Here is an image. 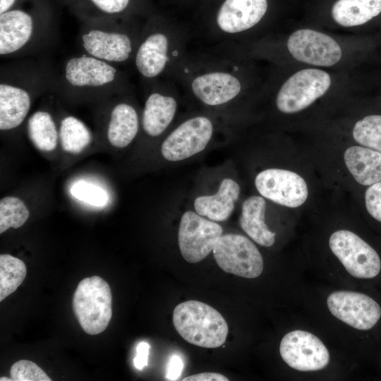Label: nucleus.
<instances>
[{
    "mask_svg": "<svg viewBox=\"0 0 381 381\" xmlns=\"http://www.w3.org/2000/svg\"><path fill=\"white\" fill-rule=\"evenodd\" d=\"M365 202L368 213L381 222V181L369 186L365 193Z\"/></svg>",
    "mask_w": 381,
    "mask_h": 381,
    "instance_id": "nucleus-32",
    "label": "nucleus"
},
{
    "mask_svg": "<svg viewBox=\"0 0 381 381\" xmlns=\"http://www.w3.org/2000/svg\"><path fill=\"white\" fill-rule=\"evenodd\" d=\"M183 381H228L229 379L217 373H201L186 377Z\"/></svg>",
    "mask_w": 381,
    "mask_h": 381,
    "instance_id": "nucleus-35",
    "label": "nucleus"
},
{
    "mask_svg": "<svg viewBox=\"0 0 381 381\" xmlns=\"http://www.w3.org/2000/svg\"><path fill=\"white\" fill-rule=\"evenodd\" d=\"M255 185L260 194L279 205L297 207L308 195L305 180L298 174L282 169H267L255 177Z\"/></svg>",
    "mask_w": 381,
    "mask_h": 381,
    "instance_id": "nucleus-16",
    "label": "nucleus"
},
{
    "mask_svg": "<svg viewBox=\"0 0 381 381\" xmlns=\"http://www.w3.org/2000/svg\"><path fill=\"white\" fill-rule=\"evenodd\" d=\"M345 164L354 179L363 186L381 181V152L362 146H351L344 154Z\"/></svg>",
    "mask_w": 381,
    "mask_h": 381,
    "instance_id": "nucleus-21",
    "label": "nucleus"
},
{
    "mask_svg": "<svg viewBox=\"0 0 381 381\" xmlns=\"http://www.w3.org/2000/svg\"><path fill=\"white\" fill-rule=\"evenodd\" d=\"M332 79L328 73L306 68L291 75L280 87L276 106L284 114H294L311 105L329 90Z\"/></svg>",
    "mask_w": 381,
    "mask_h": 381,
    "instance_id": "nucleus-8",
    "label": "nucleus"
},
{
    "mask_svg": "<svg viewBox=\"0 0 381 381\" xmlns=\"http://www.w3.org/2000/svg\"><path fill=\"white\" fill-rule=\"evenodd\" d=\"M71 193L78 200L95 207H104L109 200V197L104 190L85 181L75 183L71 188Z\"/></svg>",
    "mask_w": 381,
    "mask_h": 381,
    "instance_id": "nucleus-29",
    "label": "nucleus"
},
{
    "mask_svg": "<svg viewBox=\"0 0 381 381\" xmlns=\"http://www.w3.org/2000/svg\"><path fill=\"white\" fill-rule=\"evenodd\" d=\"M0 380H1V381H5V380H6V381H11V380H12V379H9V378H8V377H1L0 378Z\"/></svg>",
    "mask_w": 381,
    "mask_h": 381,
    "instance_id": "nucleus-37",
    "label": "nucleus"
},
{
    "mask_svg": "<svg viewBox=\"0 0 381 381\" xmlns=\"http://www.w3.org/2000/svg\"><path fill=\"white\" fill-rule=\"evenodd\" d=\"M131 93L114 95L106 99L109 107L106 136L110 145L117 148L127 147L139 131V116L129 99Z\"/></svg>",
    "mask_w": 381,
    "mask_h": 381,
    "instance_id": "nucleus-19",
    "label": "nucleus"
},
{
    "mask_svg": "<svg viewBox=\"0 0 381 381\" xmlns=\"http://www.w3.org/2000/svg\"><path fill=\"white\" fill-rule=\"evenodd\" d=\"M94 11L92 19H118L128 9L131 0H86Z\"/></svg>",
    "mask_w": 381,
    "mask_h": 381,
    "instance_id": "nucleus-30",
    "label": "nucleus"
},
{
    "mask_svg": "<svg viewBox=\"0 0 381 381\" xmlns=\"http://www.w3.org/2000/svg\"><path fill=\"white\" fill-rule=\"evenodd\" d=\"M29 216V210L20 199L13 196L3 198L0 200V234L9 228L22 226Z\"/></svg>",
    "mask_w": 381,
    "mask_h": 381,
    "instance_id": "nucleus-28",
    "label": "nucleus"
},
{
    "mask_svg": "<svg viewBox=\"0 0 381 381\" xmlns=\"http://www.w3.org/2000/svg\"><path fill=\"white\" fill-rule=\"evenodd\" d=\"M59 32L49 16L11 8L0 14L1 58L49 56L59 42Z\"/></svg>",
    "mask_w": 381,
    "mask_h": 381,
    "instance_id": "nucleus-3",
    "label": "nucleus"
},
{
    "mask_svg": "<svg viewBox=\"0 0 381 381\" xmlns=\"http://www.w3.org/2000/svg\"><path fill=\"white\" fill-rule=\"evenodd\" d=\"M327 304L335 318L359 330L371 329L381 317L380 305L362 293L334 291L327 297Z\"/></svg>",
    "mask_w": 381,
    "mask_h": 381,
    "instance_id": "nucleus-17",
    "label": "nucleus"
},
{
    "mask_svg": "<svg viewBox=\"0 0 381 381\" xmlns=\"http://www.w3.org/2000/svg\"><path fill=\"white\" fill-rule=\"evenodd\" d=\"M16 2V0H0V14L12 8Z\"/></svg>",
    "mask_w": 381,
    "mask_h": 381,
    "instance_id": "nucleus-36",
    "label": "nucleus"
},
{
    "mask_svg": "<svg viewBox=\"0 0 381 381\" xmlns=\"http://www.w3.org/2000/svg\"><path fill=\"white\" fill-rule=\"evenodd\" d=\"M183 369V361L177 354L170 356L166 369V378L168 380H178Z\"/></svg>",
    "mask_w": 381,
    "mask_h": 381,
    "instance_id": "nucleus-33",
    "label": "nucleus"
},
{
    "mask_svg": "<svg viewBox=\"0 0 381 381\" xmlns=\"http://www.w3.org/2000/svg\"><path fill=\"white\" fill-rule=\"evenodd\" d=\"M59 132L63 150L71 154L81 152L92 140V134L85 123L71 115L61 119Z\"/></svg>",
    "mask_w": 381,
    "mask_h": 381,
    "instance_id": "nucleus-25",
    "label": "nucleus"
},
{
    "mask_svg": "<svg viewBox=\"0 0 381 381\" xmlns=\"http://www.w3.org/2000/svg\"><path fill=\"white\" fill-rule=\"evenodd\" d=\"M186 30H172L157 22L143 27L132 67L144 85L155 80L171 78L186 55Z\"/></svg>",
    "mask_w": 381,
    "mask_h": 381,
    "instance_id": "nucleus-4",
    "label": "nucleus"
},
{
    "mask_svg": "<svg viewBox=\"0 0 381 381\" xmlns=\"http://www.w3.org/2000/svg\"><path fill=\"white\" fill-rule=\"evenodd\" d=\"M352 135L358 144L381 152V114H370L358 120Z\"/></svg>",
    "mask_w": 381,
    "mask_h": 381,
    "instance_id": "nucleus-27",
    "label": "nucleus"
},
{
    "mask_svg": "<svg viewBox=\"0 0 381 381\" xmlns=\"http://www.w3.org/2000/svg\"><path fill=\"white\" fill-rule=\"evenodd\" d=\"M213 132L214 126L208 117H191L179 124L166 138L162 144V155L171 162L190 157L207 147Z\"/></svg>",
    "mask_w": 381,
    "mask_h": 381,
    "instance_id": "nucleus-13",
    "label": "nucleus"
},
{
    "mask_svg": "<svg viewBox=\"0 0 381 381\" xmlns=\"http://www.w3.org/2000/svg\"><path fill=\"white\" fill-rule=\"evenodd\" d=\"M135 89L123 68L83 53L64 61L50 93L73 101H104Z\"/></svg>",
    "mask_w": 381,
    "mask_h": 381,
    "instance_id": "nucleus-2",
    "label": "nucleus"
},
{
    "mask_svg": "<svg viewBox=\"0 0 381 381\" xmlns=\"http://www.w3.org/2000/svg\"><path fill=\"white\" fill-rule=\"evenodd\" d=\"M57 67L50 56L8 60L0 66V130L18 128L37 97L50 92Z\"/></svg>",
    "mask_w": 381,
    "mask_h": 381,
    "instance_id": "nucleus-1",
    "label": "nucleus"
},
{
    "mask_svg": "<svg viewBox=\"0 0 381 381\" xmlns=\"http://www.w3.org/2000/svg\"><path fill=\"white\" fill-rule=\"evenodd\" d=\"M150 347L149 344L145 341L138 344L136 356L133 359L134 365L137 369L142 370L147 365Z\"/></svg>",
    "mask_w": 381,
    "mask_h": 381,
    "instance_id": "nucleus-34",
    "label": "nucleus"
},
{
    "mask_svg": "<svg viewBox=\"0 0 381 381\" xmlns=\"http://www.w3.org/2000/svg\"><path fill=\"white\" fill-rule=\"evenodd\" d=\"M381 15V0H337L332 8L334 20L344 27L363 25Z\"/></svg>",
    "mask_w": 381,
    "mask_h": 381,
    "instance_id": "nucleus-23",
    "label": "nucleus"
},
{
    "mask_svg": "<svg viewBox=\"0 0 381 381\" xmlns=\"http://www.w3.org/2000/svg\"><path fill=\"white\" fill-rule=\"evenodd\" d=\"M267 0H225L219 7L216 18V30L211 38L222 44L250 30L265 16L267 10Z\"/></svg>",
    "mask_w": 381,
    "mask_h": 381,
    "instance_id": "nucleus-12",
    "label": "nucleus"
},
{
    "mask_svg": "<svg viewBox=\"0 0 381 381\" xmlns=\"http://www.w3.org/2000/svg\"><path fill=\"white\" fill-rule=\"evenodd\" d=\"M117 20H85L76 40L80 52L119 68L132 66L143 28Z\"/></svg>",
    "mask_w": 381,
    "mask_h": 381,
    "instance_id": "nucleus-5",
    "label": "nucleus"
},
{
    "mask_svg": "<svg viewBox=\"0 0 381 381\" xmlns=\"http://www.w3.org/2000/svg\"><path fill=\"white\" fill-rule=\"evenodd\" d=\"M286 47L297 61L316 66H332L341 58V49L332 37L311 29H299L288 38Z\"/></svg>",
    "mask_w": 381,
    "mask_h": 381,
    "instance_id": "nucleus-15",
    "label": "nucleus"
},
{
    "mask_svg": "<svg viewBox=\"0 0 381 381\" xmlns=\"http://www.w3.org/2000/svg\"><path fill=\"white\" fill-rule=\"evenodd\" d=\"M279 352L288 365L299 371L319 370L329 361V351L322 341L303 330L285 334L280 342Z\"/></svg>",
    "mask_w": 381,
    "mask_h": 381,
    "instance_id": "nucleus-14",
    "label": "nucleus"
},
{
    "mask_svg": "<svg viewBox=\"0 0 381 381\" xmlns=\"http://www.w3.org/2000/svg\"><path fill=\"white\" fill-rule=\"evenodd\" d=\"M239 193V185L231 179H224L215 194L195 198V210L200 215L210 220L225 221L231 214Z\"/></svg>",
    "mask_w": 381,
    "mask_h": 381,
    "instance_id": "nucleus-20",
    "label": "nucleus"
},
{
    "mask_svg": "<svg viewBox=\"0 0 381 381\" xmlns=\"http://www.w3.org/2000/svg\"><path fill=\"white\" fill-rule=\"evenodd\" d=\"M266 202L261 196H251L242 205L239 219L242 229L260 246L270 247L275 241V233L265 222Z\"/></svg>",
    "mask_w": 381,
    "mask_h": 381,
    "instance_id": "nucleus-22",
    "label": "nucleus"
},
{
    "mask_svg": "<svg viewBox=\"0 0 381 381\" xmlns=\"http://www.w3.org/2000/svg\"><path fill=\"white\" fill-rule=\"evenodd\" d=\"M27 131L38 150L50 152L56 149L59 140V128L49 111L39 109L31 114L27 122Z\"/></svg>",
    "mask_w": 381,
    "mask_h": 381,
    "instance_id": "nucleus-24",
    "label": "nucleus"
},
{
    "mask_svg": "<svg viewBox=\"0 0 381 381\" xmlns=\"http://www.w3.org/2000/svg\"><path fill=\"white\" fill-rule=\"evenodd\" d=\"M172 78L161 79L145 85L149 89L141 116L142 128L148 136L162 134L172 122L178 102L171 91Z\"/></svg>",
    "mask_w": 381,
    "mask_h": 381,
    "instance_id": "nucleus-18",
    "label": "nucleus"
},
{
    "mask_svg": "<svg viewBox=\"0 0 381 381\" xmlns=\"http://www.w3.org/2000/svg\"><path fill=\"white\" fill-rule=\"evenodd\" d=\"M112 296L109 284L99 276L86 277L78 284L72 306L82 329L88 334L102 333L112 316Z\"/></svg>",
    "mask_w": 381,
    "mask_h": 381,
    "instance_id": "nucleus-7",
    "label": "nucleus"
},
{
    "mask_svg": "<svg viewBox=\"0 0 381 381\" xmlns=\"http://www.w3.org/2000/svg\"><path fill=\"white\" fill-rule=\"evenodd\" d=\"M14 381H51V378L36 363L28 360L14 363L10 370Z\"/></svg>",
    "mask_w": 381,
    "mask_h": 381,
    "instance_id": "nucleus-31",
    "label": "nucleus"
},
{
    "mask_svg": "<svg viewBox=\"0 0 381 381\" xmlns=\"http://www.w3.org/2000/svg\"><path fill=\"white\" fill-rule=\"evenodd\" d=\"M212 253L218 266L225 272L248 279L256 278L262 272L263 259L260 251L242 235H222Z\"/></svg>",
    "mask_w": 381,
    "mask_h": 381,
    "instance_id": "nucleus-9",
    "label": "nucleus"
},
{
    "mask_svg": "<svg viewBox=\"0 0 381 381\" xmlns=\"http://www.w3.org/2000/svg\"><path fill=\"white\" fill-rule=\"evenodd\" d=\"M222 226L200 215L186 211L181 218L178 242L181 255L189 263L204 260L222 236Z\"/></svg>",
    "mask_w": 381,
    "mask_h": 381,
    "instance_id": "nucleus-11",
    "label": "nucleus"
},
{
    "mask_svg": "<svg viewBox=\"0 0 381 381\" xmlns=\"http://www.w3.org/2000/svg\"><path fill=\"white\" fill-rule=\"evenodd\" d=\"M26 274V266L21 260L9 254L0 255V301L18 289Z\"/></svg>",
    "mask_w": 381,
    "mask_h": 381,
    "instance_id": "nucleus-26",
    "label": "nucleus"
},
{
    "mask_svg": "<svg viewBox=\"0 0 381 381\" xmlns=\"http://www.w3.org/2000/svg\"><path fill=\"white\" fill-rule=\"evenodd\" d=\"M332 253L353 277L370 279L381 270L377 253L361 237L348 230L334 232L329 240Z\"/></svg>",
    "mask_w": 381,
    "mask_h": 381,
    "instance_id": "nucleus-10",
    "label": "nucleus"
},
{
    "mask_svg": "<svg viewBox=\"0 0 381 381\" xmlns=\"http://www.w3.org/2000/svg\"><path fill=\"white\" fill-rule=\"evenodd\" d=\"M173 324L186 341L207 349L224 344L229 332L226 320L216 309L195 300L181 303L175 307Z\"/></svg>",
    "mask_w": 381,
    "mask_h": 381,
    "instance_id": "nucleus-6",
    "label": "nucleus"
}]
</instances>
